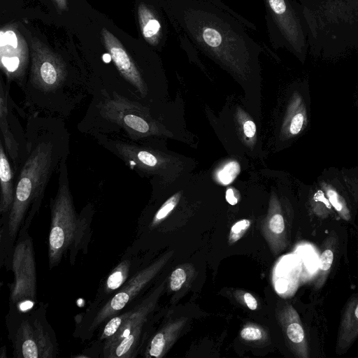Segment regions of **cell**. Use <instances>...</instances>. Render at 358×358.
I'll use <instances>...</instances> for the list:
<instances>
[{"mask_svg":"<svg viewBox=\"0 0 358 358\" xmlns=\"http://www.w3.org/2000/svg\"><path fill=\"white\" fill-rule=\"evenodd\" d=\"M276 317L285 342L297 358H309L308 338L299 313L292 304L280 303L276 308Z\"/></svg>","mask_w":358,"mask_h":358,"instance_id":"8","label":"cell"},{"mask_svg":"<svg viewBox=\"0 0 358 358\" xmlns=\"http://www.w3.org/2000/svg\"><path fill=\"white\" fill-rule=\"evenodd\" d=\"M67 158L64 159L58 171V188L50 204V269L57 266L68 252L73 264L78 252L87 248L90 241V223L94 213V206L91 203H88L80 214L76 210L69 187Z\"/></svg>","mask_w":358,"mask_h":358,"instance_id":"2","label":"cell"},{"mask_svg":"<svg viewBox=\"0 0 358 358\" xmlns=\"http://www.w3.org/2000/svg\"><path fill=\"white\" fill-rule=\"evenodd\" d=\"M131 257L124 258L111 271L101 286L94 307L112 296L134 274L131 275Z\"/></svg>","mask_w":358,"mask_h":358,"instance_id":"14","label":"cell"},{"mask_svg":"<svg viewBox=\"0 0 358 358\" xmlns=\"http://www.w3.org/2000/svg\"><path fill=\"white\" fill-rule=\"evenodd\" d=\"M34 308L16 310L17 323L9 330L14 357L55 358L59 348L55 334L46 319V308L43 304Z\"/></svg>","mask_w":358,"mask_h":358,"instance_id":"4","label":"cell"},{"mask_svg":"<svg viewBox=\"0 0 358 358\" xmlns=\"http://www.w3.org/2000/svg\"><path fill=\"white\" fill-rule=\"evenodd\" d=\"M293 112L289 120L288 131L291 135H297L307 124L306 106L301 96L296 98L293 103Z\"/></svg>","mask_w":358,"mask_h":358,"instance_id":"18","label":"cell"},{"mask_svg":"<svg viewBox=\"0 0 358 358\" xmlns=\"http://www.w3.org/2000/svg\"><path fill=\"white\" fill-rule=\"evenodd\" d=\"M357 357H358V355H357Z\"/></svg>","mask_w":358,"mask_h":358,"instance_id":"32","label":"cell"},{"mask_svg":"<svg viewBox=\"0 0 358 358\" xmlns=\"http://www.w3.org/2000/svg\"><path fill=\"white\" fill-rule=\"evenodd\" d=\"M187 320V317H180L164 324L148 341L144 357H163L176 341Z\"/></svg>","mask_w":358,"mask_h":358,"instance_id":"11","label":"cell"},{"mask_svg":"<svg viewBox=\"0 0 358 358\" xmlns=\"http://www.w3.org/2000/svg\"><path fill=\"white\" fill-rule=\"evenodd\" d=\"M320 186L334 211L342 220L350 221L352 218L351 213L343 196L339 194L335 187L325 182H320Z\"/></svg>","mask_w":358,"mask_h":358,"instance_id":"17","label":"cell"},{"mask_svg":"<svg viewBox=\"0 0 358 358\" xmlns=\"http://www.w3.org/2000/svg\"><path fill=\"white\" fill-rule=\"evenodd\" d=\"M243 130L247 137L252 138L255 134L256 125L252 121L248 120L244 123Z\"/></svg>","mask_w":358,"mask_h":358,"instance_id":"28","label":"cell"},{"mask_svg":"<svg viewBox=\"0 0 358 358\" xmlns=\"http://www.w3.org/2000/svg\"><path fill=\"white\" fill-rule=\"evenodd\" d=\"M242 340L248 342H264L268 338L266 331L259 325L248 323L243 327L240 331Z\"/></svg>","mask_w":358,"mask_h":358,"instance_id":"20","label":"cell"},{"mask_svg":"<svg viewBox=\"0 0 358 358\" xmlns=\"http://www.w3.org/2000/svg\"><path fill=\"white\" fill-rule=\"evenodd\" d=\"M111 59H112V57H111L110 54L106 53V54L103 55V59L104 62L108 63L110 62Z\"/></svg>","mask_w":358,"mask_h":358,"instance_id":"31","label":"cell"},{"mask_svg":"<svg viewBox=\"0 0 358 358\" xmlns=\"http://www.w3.org/2000/svg\"><path fill=\"white\" fill-rule=\"evenodd\" d=\"M25 147L15 173V196L5 220L6 236L13 246L38 211L54 173L69 153V133L63 120L31 114L25 130Z\"/></svg>","mask_w":358,"mask_h":358,"instance_id":"1","label":"cell"},{"mask_svg":"<svg viewBox=\"0 0 358 358\" xmlns=\"http://www.w3.org/2000/svg\"><path fill=\"white\" fill-rule=\"evenodd\" d=\"M173 254V250H169L135 273L117 292L95 310L87 324V331L90 334L94 332L107 320L127 309L167 264Z\"/></svg>","mask_w":358,"mask_h":358,"instance_id":"5","label":"cell"},{"mask_svg":"<svg viewBox=\"0 0 358 358\" xmlns=\"http://www.w3.org/2000/svg\"><path fill=\"white\" fill-rule=\"evenodd\" d=\"M15 173L12 163L0 138V214L6 220L15 196Z\"/></svg>","mask_w":358,"mask_h":358,"instance_id":"13","label":"cell"},{"mask_svg":"<svg viewBox=\"0 0 358 358\" xmlns=\"http://www.w3.org/2000/svg\"><path fill=\"white\" fill-rule=\"evenodd\" d=\"M180 194L177 193L167 199L157 211L151 222V227H155L162 222L177 206Z\"/></svg>","mask_w":358,"mask_h":358,"instance_id":"21","label":"cell"},{"mask_svg":"<svg viewBox=\"0 0 358 358\" xmlns=\"http://www.w3.org/2000/svg\"><path fill=\"white\" fill-rule=\"evenodd\" d=\"M239 199V192L234 187H229L227 189L226 200L230 205H236L238 202Z\"/></svg>","mask_w":358,"mask_h":358,"instance_id":"27","label":"cell"},{"mask_svg":"<svg viewBox=\"0 0 358 358\" xmlns=\"http://www.w3.org/2000/svg\"><path fill=\"white\" fill-rule=\"evenodd\" d=\"M0 45L1 47L6 45L7 44L6 38V34L3 31H1L0 34Z\"/></svg>","mask_w":358,"mask_h":358,"instance_id":"30","label":"cell"},{"mask_svg":"<svg viewBox=\"0 0 358 358\" xmlns=\"http://www.w3.org/2000/svg\"><path fill=\"white\" fill-rule=\"evenodd\" d=\"M13 105L9 88L1 81L0 84L1 138L15 173L25 147L26 136L25 131L22 130L20 125H17V119L12 111Z\"/></svg>","mask_w":358,"mask_h":358,"instance_id":"7","label":"cell"},{"mask_svg":"<svg viewBox=\"0 0 358 358\" xmlns=\"http://www.w3.org/2000/svg\"><path fill=\"white\" fill-rule=\"evenodd\" d=\"M1 64L6 70L8 73L10 75L9 76L11 78L12 75L15 73L20 68V59L16 57H7L3 56L1 59Z\"/></svg>","mask_w":358,"mask_h":358,"instance_id":"25","label":"cell"},{"mask_svg":"<svg viewBox=\"0 0 358 358\" xmlns=\"http://www.w3.org/2000/svg\"><path fill=\"white\" fill-rule=\"evenodd\" d=\"M261 231L273 254L276 255L287 247V229L279 208H276L269 213L261 227Z\"/></svg>","mask_w":358,"mask_h":358,"instance_id":"12","label":"cell"},{"mask_svg":"<svg viewBox=\"0 0 358 358\" xmlns=\"http://www.w3.org/2000/svg\"><path fill=\"white\" fill-rule=\"evenodd\" d=\"M166 280H164L133 307L107 320L99 340L103 342V357L133 358L141 345L144 327L162 296Z\"/></svg>","mask_w":358,"mask_h":358,"instance_id":"3","label":"cell"},{"mask_svg":"<svg viewBox=\"0 0 358 358\" xmlns=\"http://www.w3.org/2000/svg\"><path fill=\"white\" fill-rule=\"evenodd\" d=\"M102 34L106 46L120 73L139 92L143 93L144 85L141 76L122 45L107 29H103Z\"/></svg>","mask_w":358,"mask_h":358,"instance_id":"10","label":"cell"},{"mask_svg":"<svg viewBox=\"0 0 358 358\" xmlns=\"http://www.w3.org/2000/svg\"><path fill=\"white\" fill-rule=\"evenodd\" d=\"M358 338V293L352 294L341 312L336 341V353L348 351Z\"/></svg>","mask_w":358,"mask_h":358,"instance_id":"9","label":"cell"},{"mask_svg":"<svg viewBox=\"0 0 358 358\" xmlns=\"http://www.w3.org/2000/svg\"><path fill=\"white\" fill-rule=\"evenodd\" d=\"M251 222L248 219H243L232 225L229 234L228 241L229 244H234L239 241L248 230Z\"/></svg>","mask_w":358,"mask_h":358,"instance_id":"24","label":"cell"},{"mask_svg":"<svg viewBox=\"0 0 358 358\" xmlns=\"http://www.w3.org/2000/svg\"><path fill=\"white\" fill-rule=\"evenodd\" d=\"M189 268L186 265L176 268L169 277V287L172 292H178L187 282L189 277Z\"/></svg>","mask_w":358,"mask_h":358,"instance_id":"22","label":"cell"},{"mask_svg":"<svg viewBox=\"0 0 358 358\" xmlns=\"http://www.w3.org/2000/svg\"><path fill=\"white\" fill-rule=\"evenodd\" d=\"M240 165L236 162H230L227 164L217 174L220 181L227 185L231 183L240 173Z\"/></svg>","mask_w":358,"mask_h":358,"instance_id":"23","label":"cell"},{"mask_svg":"<svg viewBox=\"0 0 358 358\" xmlns=\"http://www.w3.org/2000/svg\"><path fill=\"white\" fill-rule=\"evenodd\" d=\"M309 207L311 214L321 219L331 216L334 210L322 189H317L311 195Z\"/></svg>","mask_w":358,"mask_h":358,"instance_id":"19","label":"cell"},{"mask_svg":"<svg viewBox=\"0 0 358 358\" xmlns=\"http://www.w3.org/2000/svg\"><path fill=\"white\" fill-rule=\"evenodd\" d=\"M241 301H242L248 308L255 310L258 307V303L256 298L250 292L241 291L236 294Z\"/></svg>","mask_w":358,"mask_h":358,"instance_id":"26","label":"cell"},{"mask_svg":"<svg viewBox=\"0 0 358 358\" xmlns=\"http://www.w3.org/2000/svg\"><path fill=\"white\" fill-rule=\"evenodd\" d=\"M338 248V238L336 233L332 231L322 245L318 272L314 282V287L316 289H320L324 285L331 272Z\"/></svg>","mask_w":358,"mask_h":358,"instance_id":"15","label":"cell"},{"mask_svg":"<svg viewBox=\"0 0 358 358\" xmlns=\"http://www.w3.org/2000/svg\"><path fill=\"white\" fill-rule=\"evenodd\" d=\"M14 280L11 285L10 302L17 310H27L36 303V269L32 238L27 231L19 234L11 259Z\"/></svg>","mask_w":358,"mask_h":358,"instance_id":"6","label":"cell"},{"mask_svg":"<svg viewBox=\"0 0 358 358\" xmlns=\"http://www.w3.org/2000/svg\"><path fill=\"white\" fill-rule=\"evenodd\" d=\"M139 20L144 38L152 44H157L162 34V25L156 16L143 5L138 8Z\"/></svg>","mask_w":358,"mask_h":358,"instance_id":"16","label":"cell"},{"mask_svg":"<svg viewBox=\"0 0 358 358\" xmlns=\"http://www.w3.org/2000/svg\"><path fill=\"white\" fill-rule=\"evenodd\" d=\"M5 34L7 44L11 45L13 48H16L17 47V39L14 31L9 30Z\"/></svg>","mask_w":358,"mask_h":358,"instance_id":"29","label":"cell"}]
</instances>
